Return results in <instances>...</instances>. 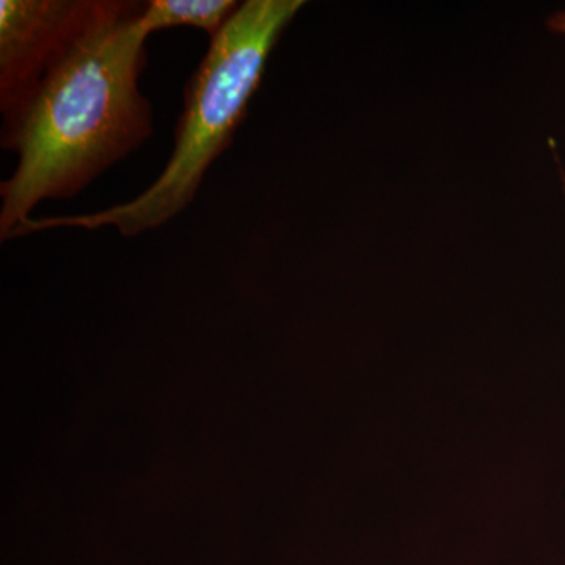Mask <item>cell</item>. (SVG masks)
<instances>
[{
  "label": "cell",
  "mask_w": 565,
  "mask_h": 565,
  "mask_svg": "<svg viewBox=\"0 0 565 565\" xmlns=\"http://www.w3.org/2000/svg\"><path fill=\"white\" fill-rule=\"evenodd\" d=\"M145 3L99 0L31 90L0 109V145L18 156L0 184V239L41 202L73 199L150 139L152 107L139 90L151 35Z\"/></svg>",
  "instance_id": "obj_1"
},
{
  "label": "cell",
  "mask_w": 565,
  "mask_h": 565,
  "mask_svg": "<svg viewBox=\"0 0 565 565\" xmlns=\"http://www.w3.org/2000/svg\"><path fill=\"white\" fill-rule=\"evenodd\" d=\"M303 0H245L214 39L185 85L174 148L158 180L131 202L82 215L28 218L10 239L54 228L114 226L136 237L161 228L189 206L204 174L232 145L258 93L267 62Z\"/></svg>",
  "instance_id": "obj_2"
},
{
  "label": "cell",
  "mask_w": 565,
  "mask_h": 565,
  "mask_svg": "<svg viewBox=\"0 0 565 565\" xmlns=\"http://www.w3.org/2000/svg\"><path fill=\"white\" fill-rule=\"evenodd\" d=\"M99 0H0V109L40 81Z\"/></svg>",
  "instance_id": "obj_3"
},
{
  "label": "cell",
  "mask_w": 565,
  "mask_h": 565,
  "mask_svg": "<svg viewBox=\"0 0 565 565\" xmlns=\"http://www.w3.org/2000/svg\"><path fill=\"white\" fill-rule=\"evenodd\" d=\"M239 6L236 0H148L143 21L150 33L195 28L214 39Z\"/></svg>",
  "instance_id": "obj_4"
},
{
  "label": "cell",
  "mask_w": 565,
  "mask_h": 565,
  "mask_svg": "<svg viewBox=\"0 0 565 565\" xmlns=\"http://www.w3.org/2000/svg\"><path fill=\"white\" fill-rule=\"evenodd\" d=\"M548 28L556 33H565V10L557 11L548 20Z\"/></svg>",
  "instance_id": "obj_5"
},
{
  "label": "cell",
  "mask_w": 565,
  "mask_h": 565,
  "mask_svg": "<svg viewBox=\"0 0 565 565\" xmlns=\"http://www.w3.org/2000/svg\"><path fill=\"white\" fill-rule=\"evenodd\" d=\"M564 188H565V178H564Z\"/></svg>",
  "instance_id": "obj_6"
}]
</instances>
